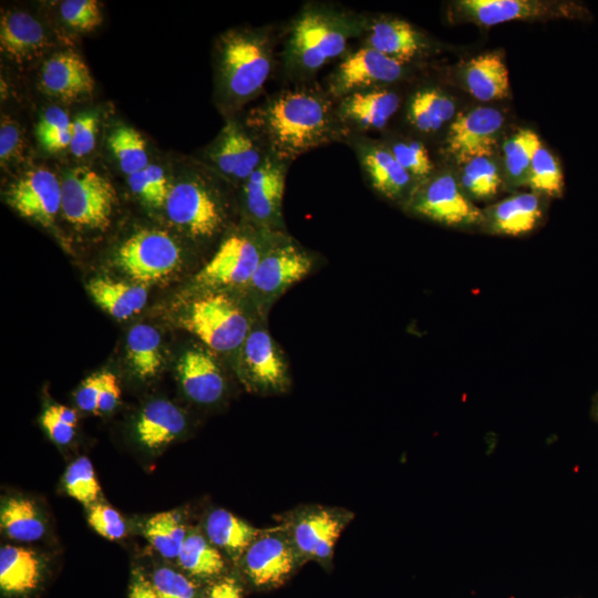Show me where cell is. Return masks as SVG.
<instances>
[{"mask_svg":"<svg viewBox=\"0 0 598 598\" xmlns=\"http://www.w3.org/2000/svg\"><path fill=\"white\" fill-rule=\"evenodd\" d=\"M248 128L268 154L289 164L347 133L332 96L305 85L269 96L251 111Z\"/></svg>","mask_w":598,"mask_h":598,"instance_id":"obj_1","label":"cell"},{"mask_svg":"<svg viewBox=\"0 0 598 598\" xmlns=\"http://www.w3.org/2000/svg\"><path fill=\"white\" fill-rule=\"evenodd\" d=\"M362 16L326 3H308L291 21L282 51L288 75L306 80L343 55L349 41L365 30Z\"/></svg>","mask_w":598,"mask_h":598,"instance_id":"obj_2","label":"cell"},{"mask_svg":"<svg viewBox=\"0 0 598 598\" xmlns=\"http://www.w3.org/2000/svg\"><path fill=\"white\" fill-rule=\"evenodd\" d=\"M274 39L265 29H234L216 45L219 92L226 103L238 106L255 99L274 69Z\"/></svg>","mask_w":598,"mask_h":598,"instance_id":"obj_3","label":"cell"},{"mask_svg":"<svg viewBox=\"0 0 598 598\" xmlns=\"http://www.w3.org/2000/svg\"><path fill=\"white\" fill-rule=\"evenodd\" d=\"M247 307L229 291L202 292L192 301L182 324L210 351L237 352L265 315L251 312Z\"/></svg>","mask_w":598,"mask_h":598,"instance_id":"obj_4","label":"cell"},{"mask_svg":"<svg viewBox=\"0 0 598 598\" xmlns=\"http://www.w3.org/2000/svg\"><path fill=\"white\" fill-rule=\"evenodd\" d=\"M280 233L249 223L228 235L209 261L195 275L199 293L248 287L260 260Z\"/></svg>","mask_w":598,"mask_h":598,"instance_id":"obj_5","label":"cell"},{"mask_svg":"<svg viewBox=\"0 0 598 598\" xmlns=\"http://www.w3.org/2000/svg\"><path fill=\"white\" fill-rule=\"evenodd\" d=\"M213 181L197 173L169 188L165 209L169 220L194 239L208 240L226 225L227 209Z\"/></svg>","mask_w":598,"mask_h":598,"instance_id":"obj_6","label":"cell"},{"mask_svg":"<svg viewBox=\"0 0 598 598\" xmlns=\"http://www.w3.org/2000/svg\"><path fill=\"white\" fill-rule=\"evenodd\" d=\"M352 518L353 513L344 508L310 504L288 512L280 525L286 529L301 566L317 561L328 567L336 543Z\"/></svg>","mask_w":598,"mask_h":598,"instance_id":"obj_7","label":"cell"},{"mask_svg":"<svg viewBox=\"0 0 598 598\" xmlns=\"http://www.w3.org/2000/svg\"><path fill=\"white\" fill-rule=\"evenodd\" d=\"M313 266L312 254L287 231L280 233L260 260L246 291L259 311L267 315L275 301L306 278Z\"/></svg>","mask_w":598,"mask_h":598,"instance_id":"obj_8","label":"cell"},{"mask_svg":"<svg viewBox=\"0 0 598 598\" xmlns=\"http://www.w3.org/2000/svg\"><path fill=\"white\" fill-rule=\"evenodd\" d=\"M237 370L241 381L254 392L277 395L290 389L289 364L267 328L266 315L256 321L237 351Z\"/></svg>","mask_w":598,"mask_h":598,"instance_id":"obj_9","label":"cell"},{"mask_svg":"<svg viewBox=\"0 0 598 598\" xmlns=\"http://www.w3.org/2000/svg\"><path fill=\"white\" fill-rule=\"evenodd\" d=\"M116 204L113 184L90 167H75L61 182V210L79 227L105 229Z\"/></svg>","mask_w":598,"mask_h":598,"instance_id":"obj_10","label":"cell"},{"mask_svg":"<svg viewBox=\"0 0 598 598\" xmlns=\"http://www.w3.org/2000/svg\"><path fill=\"white\" fill-rule=\"evenodd\" d=\"M238 563L247 581L260 590L283 585L301 566L282 525L259 529Z\"/></svg>","mask_w":598,"mask_h":598,"instance_id":"obj_11","label":"cell"},{"mask_svg":"<svg viewBox=\"0 0 598 598\" xmlns=\"http://www.w3.org/2000/svg\"><path fill=\"white\" fill-rule=\"evenodd\" d=\"M116 265L142 283L161 281L182 265L178 244L165 231L143 229L127 238L115 254Z\"/></svg>","mask_w":598,"mask_h":598,"instance_id":"obj_12","label":"cell"},{"mask_svg":"<svg viewBox=\"0 0 598 598\" xmlns=\"http://www.w3.org/2000/svg\"><path fill=\"white\" fill-rule=\"evenodd\" d=\"M405 206L416 215L446 226H471L484 220L482 210L450 174L427 177L416 184Z\"/></svg>","mask_w":598,"mask_h":598,"instance_id":"obj_13","label":"cell"},{"mask_svg":"<svg viewBox=\"0 0 598 598\" xmlns=\"http://www.w3.org/2000/svg\"><path fill=\"white\" fill-rule=\"evenodd\" d=\"M289 165L268 154L241 185L244 208L249 223L271 231H286L282 200Z\"/></svg>","mask_w":598,"mask_h":598,"instance_id":"obj_14","label":"cell"},{"mask_svg":"<svg viewBox=\"0 0 598 598\" xmlns=\"http://www.w3.org/2000/svg\"><path fill=\"white\" fill-rule=\"evenodd\" d=\"M403 66L404 63L363 45L346 55L331 73L328 92L332 97L341 99L353 92L383 87L402 76Z\"/></svg>","mask_w":598,"mask_h":598,"instance_id":"obj_15","label":"cell"},{"mask_svg":"<svg viewBox=\"0 0 598 598\" xmlns=\"http://www.w3.org/2000/svg\"><path fill=\"white\" fill-rule=\"evenodd\" d=\"M267 156L268 152L257 136L237 121H228L207 150V157L217 174L240 185Z\"/></svg>","mask_w":598,"mask_h":598,"instance_id":"obj_16","label":"cell"},{"mask_svg":"<svg viewBox=\"0 0 598 598\" xmlns=\"http://www.w3.org/2000/svg\"><path fill=\"white\" fill-rule=\"evenodd\" d=\"M6 199L20 216L50 227L61 210V182L48 168H33L9 187Z\"/></svg>","mask_w":598,"mask_h":598,"instance_id":"obj_17","label":"cell"},{"mask_svg":"<svg viewBox=\"0 0 598 598\" xmlns=\"http://www.w3.org/2000/svg\"><path fill=\"white\" fill-rule=\"evenodd\" d=\"M503 122L498 110L486 106L458 115L447 134V151L464 164L475 157L489 156Z\"/></svg>","mask_w":598,"mask_h":598,"instance_id":"obj_18","label":"cell"},{"mask_svg":"<svg viewBox=\"0 0 598 598\" xmlns=\"http://www.w3.org/2000/svg\"><path fill=\"white\" fill-rule=\"evenodd\" d=\"M353 146L372 188L388 199L406 204L416 184L413 185V177L398 163L391 151L362 138H357Z\"/></svg>","mask_w":598,"mask_h":598,"instance_id":"obj_19","label":"cell"},{"mask_svg":"<svg viewBox=\"0 0 598 598\" xmlns=\"http://www.w3.org/2000/svg\"><path fill=\"white\" fill-rule=\"evenodd\" d=\"M400 105L399 95L385 87L353 92L337 104L340 122L348 131H371L383 128Z\"/></svg>","mask_w":598,"mask_h":598,"instance_id":"obj_20","label":"cell"},{"mask_svg":"<svg viewBox=\"0 0 598 598\" xmlns=\"http://www.w3.org/2000/svg\"><path fill=\"white\" fill-rule=\"evenodd\" d=\"M178 378L186 395L196 403H217L225 394L226 380L208 348L187 350L178 360Z\"/></svg>","mask_w":598,"mask_h":598,"instance_id":"obj_21","label":"cell"},{"mask_svg":"<svg viewBox=\"0 0 598 598\" xmlns=\"http://www.w3.org/2000/svg\"><path fill=\"white\" fill-rule=\"evenodd\" d=\"M40 89L49 96L74 101L91 95L94 80L84 60L73 51H62L48 59L41 70Z\"/></svg>","mask_w":598,"mask_h":598,"instance_id":"obj_22","label":"cell"},{"mask_svg":"<svg viewBox=\"0 0 598 598\" xmlns=\"http://www.w3.org/2000/svg\"><path fill=\"white\" fill-rule=\"evenodd\" d=\"M49 47L45 30L33 16L9 11L1 17L0 48L11 60L22 63L41 55Z\"/></svg>","mask_w":598,"mask_h":598,"instance_id":"obj_23","label":"cell"},{"mask_svg":"<svg viewBox=\"0 0 598 598\" xmlns=\"http://www.w3.org/2000/svg\"><path fill=\"white\" fill-rule=\"evenodd\" d=\"M365 30L364 45L404 64L425 48L422 34L404 20L377 19Z\"/></svg>","mask_w":598,"mask_h":598,"instance_id":"obj_24","label":"cell"},{"mask_svg":"<svg viewBox=\"0 0 598 598\" xmlns=\"http://www.w3.org/2000/svg\"><path fill=\"white\" fill-rule=\"evenodd\" d=\"M457 8L467 19L485 27L556 13L549 4L534 0H461Z\"/></svg>","mask_w":598,"mask_h":598,"instance_id":"obj_25","label":"cell"},{"mask_svg":"<svg viewBox=\"0 0 598 598\" xmlns=\"http://www.w3.org/2000/svg\"><path fill=\"white\" fill-rule=\"evenodd\" d=\"M183 412L165 400L150 402L136 421L138 441L150 450L159 448L175 440L185 430Z\"/></svg>","mask_w":598,"mask_h":598,"instance_id":"obj_26","label":"cell"},{"mask_svg":"<svg viewBox=\"0 0 598 598\" xmlns=\"http://www.w3.org/2000/svg\"><path fill=\"white\" fill-rule=\"evenodd\" d=\"M493 233L508 236L527 234L542 217L539 198L535 193H523L493 205L484 218Z\"/></svg>","mask_w":598,"mask_h":598,"instance_id":"obj_27","label":"cell"},{"mask_svg":"<svg viewBox=\"0 0 598 598\" xmlns=\"http://www.w3.org/2000/svg\"><path fill=\"white\" fill-rule=\"evenodd\" d=\"M42 564L31 549L7 545L0 549V587L7 595L33 591L41 579Z\"/></svg>","mask_w":598,"mask_h":598,"instance_id":"obj_28","label":"cell"},{"mask_svg":"<svg viewBox=\"0 0 598 598\" xmlns=\"http://www.w3.org/2000/svg\"><path fill=\"white\" fill-rule=\"evenodd\" d=\"M258 532L259 529L223 508L212 511L205 519L207 539L236 563L239 561Z\"/></svg>","mask_w":598,"mask_h":598,"instance_id":"obj_29","label":"cell"},{"mask_svg":"<svg viewBox=\"0 0 598 598\" xmlns=\"http://www.w3.org/2000/svg\"><path fill=\"white\" fill-rule=\"evenodd\" d=\"M87 290L103 310L118 320L140 312L147 301V291L144 286L107 278L90 280Z\"/></svg>","mask_w":598,"mask_h":598,"instance_id":"obj_30","label":"cell"},{"mask_svg":"<svg viewBox=\"0 0 598 598\" xmlns=\"http://www.w3.org/2000/svg\"><path fill=\"white\" fill-rule=\"evenodd\" d=\"M465 81L471 94L481 101L498 100L508 94V71L497 53H485L471 60Z\"/></svg>","mask_w":598,"mask_h":598,"instance_id":"obj_31","label":"cell"},{"mask_svg":"<svg viewBox=\"0 0 598 598\" xmlns=\"http://www.w3.org/2000/svg\"><path fill=\"white\" fill-rule=\"evenodd\" d=\"M0 522L7 536L19 542H35L45 532L38 508L23 497H11L2 504Z\"/></svg>","mask_w":598,"mask_h":598,"instance_id":"obj_32","label":"cell"},{"mask_svg":"<svg viewBox=\"0 0 598 598\" xmlns=\"http://www.w3.org/2000/svg\"><path fill=\"white\" fill-rule=\"evenodd\" d=\"M127 358L135 373L147 379L154 377L162 367L161 337L148 324L133 327L126 339Z\"/></svg>","mask_w":598,"mask_h":598,"instance_id":"obj_33","label":"cell"},{"mask_svg":"<svg viewBox=\"0 0 598 598\" xmlns=\"http://www.w3.org/2000/svg\"><path fill=\"white\" fill-rule=\"evenodd\" d=\"M455 113L454 102L435 89L419 91L411 100L408 117L421 132L437 131Z\"/></svg>","mask_w":598,"mask_h":598,"instance_id":"obj_34","label":"cell"},{"mask_svg":"<svg viewBox=\"0 0 598 598\" xmlns=\"http://www.w3.org/2000/svg\"><path fill=\"white\" fill-rule=\"evenodd\" d=\"M177 559L188 574L203 579L215 578L225 568L220 550L198 533L187 534Z\"/></svg>","mask_w":598,"mask_h":598,"instance_id":"obj_35","label":"cell"},{"mask_svg":"<svg viewBox=\"0 0 598 598\" xmlns=\"http://www.w3.org/2000/svg\"><path fill=\"white\" fill-rule=\"evenodd\" d=\"M107 142L121 169L127 176L143 171L150 165L146 143L133 127L126 125L115 127L109 135Z\"/></svg>","mask_w":598,"mask_h":598,"instance_id":"obj_36","label":"cell"},{"mask_svg":"<svg viewBox=\"0 0 598 598\" xmlns=\"http://www.w3.org/2000/svg\"><path fill=\"white\" fill-rule=\"evenodd\" d=\"M540 144L532 130H519L505 141V168L513 185H526L534 154Z\"/></svg>","mask_w":598,"mask_h":598,"instance_id":"obj_37","label":"cell"},{"mask_svg":"<svg viewBox=\"0 0 598 598\" xmlns=\"http://www.w3.org/2000/svg\"><path fill=\"white\" fill-rule=\"evenodd\" d=\"M145 536L152 546L166 558H177L187 536L181 516L176 512H162L152 516L145 525Z\"/></svg>","mask_w":598,"mask_h":598,"instance_id":"obj_38","label":"cell"},{"mask_svg":"<svg viewBox=\"0 0 598 598\" xmlns=\"http://www.w3.org/2000/svg\"><path fill=\"white\" fill-rule=\"evenodd\" d=\"M461 181L463 189L478 199L494 197L502 183L497 166L488 156L466 162Z\"/></svg>","mask_w":598,"mask_h":598,"instance_id":"obj_39","label":"cell"},{"mask_svg":"<svg viewBox=\"0 0 598 598\" xmlns=\"http://www.w3.org/2000/svg\"><path fill=\"white\" fill-rule=\"evenodd\" d=\"M35 134L45 151L51 153L63 151L70 147L72 120L61 107L50 106L41 115Z\"/></svg>","mask_w":598,"mask_h":598,"instance_id":"obj_40","label":"cell"},{"mask_svg":"<svg viewBox=\"0 0 598 598\" xmlns=\"http://www.w3.org/2000/svg\"><path fill=\"white\" fill-rule=\"evenodd\" d=\"M526 185L535 193L550 196H559L563 192L564 177L560 166L542 144L534 154Z\"/></svg>","mask_w":598,"mask_h":598,"instance_id":"obj_41","label":"cell"},{"mask_svg":"<svg viewBox=\"0 0 598 598\" xmlns=\"http://www.w3.org/2000/svg\"><path fill=\"white\" fill-rule=\"evenodd\" d=\"M64 487L71 497L82 504L89 505L96 501L101 487L87 457H79L69 465L64 474Z\"/></svg>","mask_w":598,"mask_h":598,"instance_id":"obj_42","label":"cell"},{"mask_svg":"<svg viewBox=\"0 0 598 598\" xmlns=\"http://www.w3.org/2000/svg\"><path fill=\"white\" fill-rule=\"evenodd\" d=\"M128 185L136 196L154 207L165 206L171 188L162 167L153 164L128 176Z\"/></svg>","mask_w":598,"mask_h":598,"instance_id":"obj_43","label":"cell"},{"mask_svg":"<svg viewBox=\"0 0 598 598\" xmlns=\"http://www.w3.org/2000/svg\"><path fill=\"white\" fill-rule=\"evenodd\" d=\"M63 21L80 32H91L103 21L99 2L95 0H65L60 4Z\"/></svg>","mask_w":598,"mask_h":598,"instance_id":"obj_44","label":"cell"},{"mask_svg":"<svg viewBox=\"0 0 598 598\" xmlns=\"http://www.w3.org/2000/svg\"><path fill=\"white\" fill-rule=\"evenodd\" d=\"M398 163L415 179H426L433 169L427 150L417 141L398 142L389 148Z\"/></svg>","mask_w":598,"mask_h":598,"instance_id":"obj_45","label":"cell"},{"mask_svg":"<svg viewBox=\"0 0 598 598\" xmlns=\"http://www.w3.org/2000/svg\"><path fill=\"white\" fill-rule=\"evenodd\" d=\"M41 424L52 441L58 444H68L74 436L78 415L71 408L53 404L43 412Z\"/></svg>","mask_w":598,"mask_h":598,"instance_id":"obj_46","label":"cell"},{"mask_svg":"<svg viewBox=\"0 0 598 598\" xmlns=\"http://www.w3.org/2000/svg\"><path fill=\"white\" fill-rule=\"evenodd\" d=\"M157 598H196L194 584L171 568H158L152 576Z\"/></svg>","mask_w":598,"mask_h":598,"instance_id":"obj_47","label":"cell"},{"mask_svg":"<svg viewBox=\"0 0 598 598\" xmlns=\"http://www.w3.org/2000/svg\"><path fill=\"white\" fill-rule=\"evenodd\" d=\"M97 120L95 113H82L72 120V137L69 148L75 157H83L94 148Z\"/></svg>","mask_w":598,"mask_h":598,"instance_id":"obj_48","label":"cell"},{"mask_svg":"<svg viewBox=\"0 0 598 598\" xmlns=\"http://www.w3.org/2000/svg\"><path fill=\"white\" fill-rule=\"evenodd\" d=\"M87 520L91 527L101 536L114 540L122 538L126 527L121 515L106 505H94L90 508Z\"/></svg>","mask_w":598,"mask_h":598,"instance_id":"obj_49","label":"cell"},{"mask_svg":"<svg viewBox=\"0 0 598 598\" xmlns=\"http://www.w3.org/2000/svg\"><path fill=\"white\" fill-rule=\"evenodd\" d=\"M23 148L22 134L19 125L4 116L0 125V159L1 164L12 162L20 156Z\"/></svg>","mask_w":598,"mask_h":598,"instance_id":"obj_50","label":"cell"},{"mask_svg":"<svg viewBox=\"0 0 598 598\" xmlns=\"http://www.w3.org/2000/svg\"><path fill=\"white\" fill-rule=\"evenodd\" d=\"M103 384V372L86 378L75 394L78 406L85 412H97Z\"/></svg>","mask_w":598,"mask_h":598,"instance_id":"obj_51","label":"cell"},{"mask_svg":"<svg viewBox=\"0 0 598 598\" xmlns=\"http://www.w3.org/2000/svg\"><path fill=\"white\" fill-rule=\"evenodd\" d=\"M121 396L117 378L112 372H103V384L96 413H107L115 409Z\"/></svg>","mask_w":598,"mask_h":598,"instance_id":"obj_52","label":"cell"},{"mask_svg":"<svg viewBox=\"0 0 598 598\" xmlns=\"http://www.w3.org/2000/svg\"><path fill=\"white\" fill-rule=\"evenodd\" d=\"M203 598H243V589L236 578L224 576L208 586Z\"/></svg>","mask_w":598,"mask_h":598,"instance_id":"obj_53","label":"cell"},{"mask_svg":"<svg viewBox=\"0 0 598 598\" xmlns=\"http://www.w3.org/2000/svg\"><path fill=\"white\" fill-rule=\"evenodd\" d=\"M130 598H157L152 580L145 578V576L136 570L133 574L130 585Z\"/></svg>","mask_w":598,"mask_h":598,"instance_id":"obj_54","label":"cell"},{"mask_svg":"<svg viewBox=\"0 0 598 598\" xmlns=\"http://www.w3.org/2000/svg\"><path fill=\"white\" fill-rule=\"evenodd\" d=\"M595 415L598 420V399H597V402H596V405H595Z\"/></svg>","mask_w":598,"mask_h":598,"instance_id":"obj_55","label":"cell"}]
</instances>
